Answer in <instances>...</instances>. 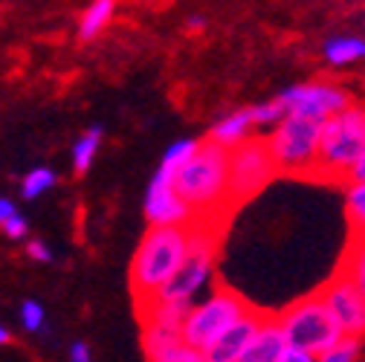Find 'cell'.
I'll return each instance as SVG.
<instances>
[{
  "instance_id": "16",
  "label": "cell",
  "mask_w": 365,
  "mask_h": 362,
  "mask_svg": "<svg viewBox=\"0 0 365 362\" xmlns=\"http://www.w3.org/2000/svg\"><path fill=\"white\" fill-rule=\"evenodd\" d=\"M322 56L331 67H348L359 58H365V38L356 35H334L325 41Z\"/></svg>"
},
{
  "instance_id": "10",
  "label": "cell",
  "mask_w": 365,
  "mask_h": 362,
  "mask_svg": "<svg viewBox=\"0 0 365 362\" xmlns=\"http://www.w3.org/2000/svg\"><path fill=\"white\" fill-rule=\"evenodd\" d=\"M145 217L151 226H192L195 223V212L177 195L174 174L163 171L160 165L145 192Z\"/></svg>"
},
{
  "instance_id": "25",
  "label": "cell",
  "mask_w": 365,
  "mask_h": 362,
  "mask_svg": "<svg viewBox=\"0 0 365 362\" xmlns=\"http://www.w3.org/2000/svg\"><path fill=\"white\" fill-rule=\"evenodd\" d=\"M319 362H359V339L345 336L339 345H334L328 353L319 356Z\"/></svg>"
},
{
  "instance_id": "7",
  "label": "cell",
  "mask_w": 365,
  "mask_h": 362,
  "mask_svg": "<svg viewBox=\"0 0 365 362\" xmlns=\"http://www.w3.org/2000/svg\"><path fill=\"white\" fill-rule=\"evenodd\" d=\"M247 310H250V301L244 296H238L235 290H226V287H215L203 301H197L192 307L189 319L182 322V339H186V345H192L203 353L230 331Z\"/></svg>"
},
{
  "instance_id": "14",
  "label": "cell",
  "mask_w": 365,
  "mask_h": 362,
  "mask_svg": "<svg viewBox=\"0 0 365 362\" xmlns=\"http://www.w3.org/2000/svg\"><path fill=\"white\" fill-rule=\"evenodd\" d=\"M255 128V119H252V108H241V110H232L230 116H223L212 133H209V140L226 151H235L238 145L250 143L252 140V130Z\"/></svg>"
},
{
  "instance_id": "27",
  "label": "cell",
  "mask_w": 365,
  "mask_h": 362,
  "mask_svg": "<svg viewBox=\"0 0 365 362\" xmlns=\"http://www.w3.org/2000/svg\"><path fill=\"white\" fill-rule=\"evenodd\" d=\"M26 255H29L32 261H38V264H50V261H53V249L43 244V241H38V238L26 244Z\"/></svg>"
},
{
  "instance_id": "3",
  "label": "cell",
  "mask_w": 365,
  "mask_h": 362,
  "mask_svg": "<svg viewBox=\"0 0 365 362\" xmlns=\"http://www.w3.org/2000/svg\"><path fill=\"white\" fill-rule=\"evenodd\" d=\"M322 128L325 122L293 113L279 128H272L267 137V148L276 162V171L290 177H316L319 151H322Z\"/></svg>"
},
{
  "instance_id": "15",
  "label": "cell",
  "mask_w": 365,
  "mask_h": 362,
  "mask_svg": "<svg viewBox=\"0 0 365 362\" xmlns=\"http://www.w3.org/2000/svg\"><path fill=\"white\" fill-rule=\"evenodd\" d=\"M287 348L290 345L284 339V331H282L279 319H267L264 328L258 331V336L252 339V345L247 348V353L241 356V362H282Z\"/></svg>"
},
{
  "instance_id": "24",
  "label": "cell",
  "mask_w": 365,
  "mask_h": 362,
  "mask_svg": "<svg viewBox=\"0 0 365 362\" xmlns=\"http://www.w3.org/2000/svg\"><path fill=\"white\" fill-rule=\"evenodd\" d=\"M18 319H21L24 331H29V333H41L43 328H47V310H43L41 301L26 299V301H21V307H18Z\"/></svg>"
},
{
  "instance_id": "21",
  "label": "cell",
  "mask_w": 365,
  "mask_h": 362,
  "mask_svg": "<svg viewBox=\"0 0 365 362\" xmlns=\"http://www.w3.org/2000/svg\"><path fill=\"white\" fill-rule=\"evenodd\" d=\"M197 151H200V143H197V140H177V143H171V145L165 148V154H163V160H160V168L177 177L180 168L189 165Z\"/></svg>"
},
{
  "instance_id": "31",
  "label": "cell",
  "mask_w": 365,
  "mask_h": 362,
  "mask_svg": "<svg viewBox=\"0 0 365 362\" xmlns=\"http://www.w3.org/2000/svg\"><path fill=\"white\" fill-rule=\"evenodd\" d=\"M356 183H365V154L359 157V162L354 165V171L348 177V186H356Z\"/></svg>"
},
{
  "instance_id": "1",
  "label": "cell",
  "mask_w": 365,
  "mask_h": 362,
  "mask_svg": "<svg viewBox=\"0 0 365 362\" xmlns=\"http://www.w3.org/2000/svg\"><path fill=\"white\" fill-rule=\"evenodd\" d=\"M192 249V226H148L130 261V290L136 310L148 307L157 293L180 273Z\"/></svg>"
},
{
  "instance_id": "22",
  "label": "cell",
  "mask_w": 365,
  "mask_h": 362,
  "mask_svg": "<svg viewBox=\"0 0 365 362\" xmlns=\"http://www.w3.org/2000/svg\"><path fill=\"white\" fill-rule=\"evenodd\" d=\"M345 214L354 238H365V183L348 186L345 192Z\"/></svg>"
},
{
  "instance_id": "26",
  "label": "cell",
  "mask_w": 365,
  "mask_h": 362,
  "mask_svg": "<svg viewBox=\"0 0 365 362\" xmlns=\"http://www.w3.org/2000/svg\"><path fill=\"white\" fill-rule=\"evenodd\" d=\"M0 226H4V235H6V238H12V241L26 238V232H29V220H26L21 212H18V214H12L9 220H4Z\"/></svg>"
},
{
  "instance_id": "23",
  "label": "cell",
  "mask_w": 365,
  "mask_h": 362,
  "mask_svg": "<svg viewBox=\"0 0 365 362\" xmlns=\"http://www.w3.org/2000/svg\"><path fill=\"white\" fill-rule=\"evenodd\" d=\"M252 119H255V128H279L287 119V108L276 96V99H269V102L252 105Z\"/></svg>"
},
{
  "instance_id": "32",
  "label": "cell",
  "mask_w": 365,
  "mask_h": 362,
  "mask_svg": "<svg viewBox=\"0 0 365 362\" xmlns=\"http://www.w3.org/2000/svg\"><path fill=\"white\" fill-rule=\"evenodd\" d=\"M12 342V333H9V328H0V345H9Z\"/></svg>"
},
{
  "instance_id": "17",
  "label": "cell",
  "mask_w": 365,
  "mask_h": 362,
  "mask_svg": "<svg viewBox=\"0 0 365 362\" xmlns=\"http://www.w3.org/2000/svg\"><path fill=\"white\" fill-rule=\"evenodd\" d=\"M113 12H116L113 0H96V4H90V6L84 9L81 21H78V38H81V41H93V38L110 24Z\"/></svg>"
},
{
  "instance_id": "8",
  "label": "cell",
  "mask_w": 365,
  "mask_h": 362,
  "mask_svg": "<svg viewBox=\"0 0 365 362\" xmlns=\"http://www.w3.org/2000/svg\"><path fill=\"white\" fill-rule=\"evenodd\" d=\"M276 162L269 157L267 140H250L230 151V203H244L255 197L272 177Z\"/></svg>"
},
{
  "instance_id": "2",
  "label": "cell",
  "mask_w": 365,
  "mask_h": 362,
  "mask_svg": "<svg viewBox=\"0 0 365 362\" xmlns=\"http://www.w3.org/2000/svg\"><path fill=\"white\" fill-rule=\"evenodd\" d=\"M177 195L195 212V223H206L215 209L230 203V151L212 140L200 143V151L174 177Z\"/></svg>"
},
{
  "instance_id": "20",
  "label": "cell",
  "mask_w": 365,
  "mask_h": 362,
  "mask_svg": "<svg viewBox=\"0 0 365 362\" xmlns=\"http://www.w3.org/2000/svg\"><path fill=\"white\" fill-rule=\"evenodd\" d=\"M56 183H58V174L53 168H47V165H38V168H32V171L24 174L21 195H24V200H38L41 195H47Z\"/></svg>"
},
{
  "instance_id": "29",
  "label": "cell",
  "mask_w": 365,
  "mask_h": 362,
  "mask_svg": "<svg viewBox=\"0 0 365 362\" xmlns=\"http://www.w3.org/2000/svg\"><path fill=\"white\" fill-rule=\"evenodd\" d=\"M282 362H319V356L304 353V351H296V348H287V353L282 356Z\"/></svg>"
},
{
  "instance_id": "6",
  "label": "cell",
  "mask_w": 365,
  "mask_h": 362,
  "mask_svg": "<svg viewBox=\"0 0 365 362\" xmlns=\"http://www.w3.org/2000/svg\"><path fill=\"white\" fill-rule=\"evenodd\" d=\"M217 255V232L209 223H192V249L180 273L157 293L151 304H189L195 307V296L212 284Z\"/></svg>"
},
{
  "instance_id": "33",
  "label": "cell",
  "mask_w": 365,
  "mask_h": 362,
  "mask_svg": "<svg viewBox=\"0 0 365 362\" xmlns=\"http://www.w3.org/2000/svg\"><path fill=\"white\" fill-rule=\"evenodd\" d=\"M203 24H206V21H203L200 15H195V18L189 21V29H203Z\"/></svg>"
},
{
  "instance_id": "9",
  "label": "cell",
  "mask_w": 365,
  "mask_h": 362,
  "mask_svg": "<svg viewBox=\"0 0 365 362\" xmlns=\"http://www.w3.org/2000/svg\"><path fill=\"white\" fill-rule=\"evenodd\" d=\"M279 99L287 108V116L293 113L316 122H328L351 108V96L339 84H331V81H307V84L287 87L279 93Z\"/></svg>"
},
{
  "instance_id": "4",
  "label": "cell",
  "mask_w": 365,
  "mask_h": 362,
  "mask_svg": "<svg viewBox=\"0 0 365 362\" xmlns=\"http://www.w3.org/2000/svg\"><path fill=\"white\" fill-rule=\"evenodd\" d=\"M276 319H279V325L284 331L287 345L296 348V351L313 353V356L328 353L334 345H339L345 339L342 328L336 325L334 313L328 310L325 299L319 293L293 301L284 313L276 316Z\"/></svg>"
},
{
  "instance_id": "19",
  "label": "cell",
  "mask_w": 365,
  "mask_h": 362,
  "mask_svg": "<svg viewBox=\"0 0 365 362\" xmlns=\"http://www.w3.org/2000/svg\"><path fill=\"white\" fill-rule=\"evenodd\" d=\"M342 276H348L356 284V290L365 296V238H351L342 258Z\"/></svg>"
},
{
  "instance_id": "5",
  "label": "cell",
  "mask_w": 365,
  "mask_h": 362,
  "mask_svg": "<svg viewBox=\"0 0 365 362\" xmlns=\"http://www.w3.org/2000/svg\"><path fill=\"white\" fill-rule=\"evenodd\" d=\"M362 154H365V108L351 105L345 113L328 119L322 128V151H319L316 177L348 180Z\"/></svg>"
},
{
  "instance_id": "18",
  "label": "cell",
  "mask_w": 365,
  "mask_h": 362,
  "mask_svg": "<svg viewBox=\"0 0 365 362\" xmlns=\"http://www.w3.org/2000/svg\"><path fill=\"white\" fill-rule=\"evenodd\" d=\"M99 145H102V128L99 125L84 130L81 137L76 140V145H73V168H76V174H87L90 171V165H93V160L99 154Z\"/></svg>"
},
{
  "instance_id": "12",
  "label": "cell",
  "mask_w": 365,
  "mask_h": 362,
  "mask_svg": "<svg viewBox=\"0 0 365 362\" xmlns=\"http://www.w3.org/2000/svg\"><path fill=\"white\" fill-rule=\"evenodd\" d=\"M143 351L148 362H206L197 348L186 345L182 331L157 322H143Z\"/></svg>"
},
{
  "instance_id": "28",
  "label": "cell",
  "mask_w": 365,
  "mask_h": 362,
  "mask_svg": "<svg viewBox=\"0 0 365 362\" xmlns=\"http://www.w3.org/2000/svg\"><path fill=\"white\" fill-rule=\"evenodd\" d=\"M70 362H93V353H90L87 342H73L70 345Z\"/></svg>"
},
{
  "instance_id": "30",
  "label": "cell",
  "mask_w": 365,
  "mask_h": 362,
  "mask_svg": "<svg viewBox=\"0 0 365 362\" xmlns=\"http://www.w3.org/2000/svg\"><path fill=\"white\" fill-rule=\"evenodd\" d=\"M12 214H18V203L12 197H0V223L9 220Z\"/></svg>"
},
{
  "instance_id": "13",
  "label": "cell",
  "mask_w": 365,
  "mask_h": 362,
  "mask_svg": "<svg viewBox=\"0 0 365 362\" xmlns=\"http://www.w3.org/2000/svg\"><path fill=\"white\" fill-rule=\"evenodd\" d=\"M267 319L269 316H264L255 307H250L209 351H203V359L206 362H241V356L247 353V348L252 345V339L258 336V331L264 328Z\"/></svg>"
},
{
  "instance_id": "11",
  "label": "cell",
  "mask_w": 365,
  "mask_h": 362,
  "mask_svg": "<svg viewBox=\"0 0 365 362\" xmlns=\"http://www.w3.org/2000/svg\"><path fill=\"white\" fill-rule=\"evenodd\" d=\"M319 296L325 299L328 310L334 313V319L345 336H351V339L365 336V296L356 290V284L348 276L336 273L322 290H319Z\"/></svg>"
}]
</instances>
